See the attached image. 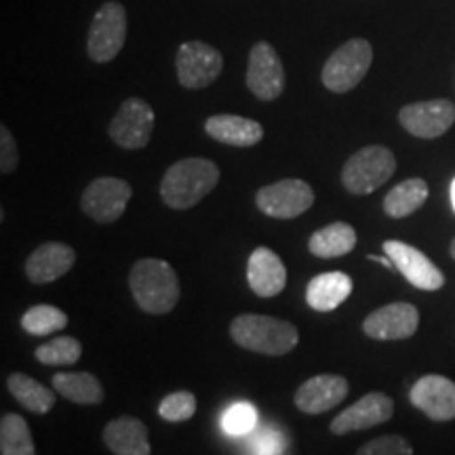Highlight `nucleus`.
<instances>
[{
  "mask_svg": "<svg viewBox=\"0 0 455 455\" xmlns=\"http://www.w3.org/2000/svg\"><path fill=\"white\" fill-rule=\"evenodd\" d=\"M220 184V167L207 158H184L171 164L161 181V198L169 209L186 212L212 195Z\"/></svg>",
  "mask_w": 455,
  "mask_h": 455,
  "instance_id": "1",
  "label": "nucleus"
},
{
  "mask_svg": "<svg viewBox=\"0 0 455 455\" xmlns=\"http://www.w3.org/2000/svg\"><path fill=\"white\" fill-rule=\"evenodd\" d=\"M129 287L135 304L148 315H169L180 301V281L173 266L164 259L144 258L129 272Z\"/></svg>",
  "mask_w": 455,
  "mask_h": 455,
  "instance_id": "2",
  "label": "nucleus"
},
{
  "mask_svg": "<svg viewBox=\"0 0 455 455\" xmlns=\"http://www.w3.org/2000/svg\"><path fill=\"white\" fill-rule=\"evenodd\" d=\"M230 335L244 350L266 356L289 355L299 341L298 327L283 318L241 315L230 323Z\"/></svg>",
  "mask_w": 455,
  "mask_h": 455,
  "instance_id": "3",
  "label": "nucleus"
},
{
  "mask_svg": "<svg viewBox=\"0 0 455 455\" xmlns=\"http://www.w3.org/2000/svg\"><path fill=\"white\" fill-rule=\"evenodd\" d=\"M396 171V156L384 146H367L346 161L341 184L350 195L365 196L384 186Z\"/></svg>",
  "mask_w": 455,
  "mask_h": 455,
  "instance_id": "4",
  "label": "nucleus"
},
{
  "mask_svg": "<svg viewBox=\"0 0 455 455\" xmlns=\"http://www.w3.org/2000/svg\"><path fill=\"white\" fill-rule=\"evenodd\" d=\"M373 61V49L365 38H352L333 51L323 68V84L333 93H348L367 76Z\"/></svg>",
  "mask_w": 455,
  "mask_h": 455,
  "instance_id": "5",
  "label": "nucleus"
},
{
  "mask_svg": "<svg viewBox=\"0 0 455 455\" xmlns=\"http://www.w3.org/2000/svg\"><path fill=\"white\" fill-rule=\"evenodd\" d=\"M127 41V11L121 3L110 0L101 4L89 28L87 53L98 64L112 61Z\"/></svg>",
  "mask_w": 455,
  "mask_h": 455,
  "instance_id": "6",
  "label": "nucleus"
},
{
  "mask_svg": "<svg viewBox=\"0 0 455 455\" xmlns=\"http://www.w3.org/2000/svg\"><path fill=\"white\" fill-rule=\"evenodd\" d=\"M255 204L264 215L275 220H293L315 204V190L304 180H281L259 188Z\"/></svg>",
  "mask_w": 455,
  "mask_h": 455,
  "instance_id": "7",
  "label": "nucleus"
},
{
  "mask_svg": "<svg viewBox=\"0 0 455 455\" xmlns=\"http://www.w3.org/2000/svg\"><path fill=\"white\" fill-rule=\"evenodd\" d=\"M155 110L148 101L129 98L118 108L108 133H110L114 144L124 148V150H141V148L150 144L152 131H155Z\"/></svg>",
  "mask_w": 455,
  "mask_h": 455,
  "instance_id": "8",
  "label": "nucleus"
},
{
  "mask_svg": "<svg viewBox=\"0 0 455 455\" xmlns=\"http://www.w3.org/2000/svg\"><path fill=\"white\" fill-rule=\"evenodd\" d=\"M180 84L186 89H204L218 81L224 70V57L212 44L203 41H188L175 57Z\"/></svg>",
  "mask_w": 455,
  "mask_h": 455,
  "instance_id": "9",
  "label": "nucleus"
},
{
  "mask_svg": "<svg viewBox=\"0 0 455 455\" xmlns=\"http://www.w3.org/2000/svg\"><path fill=\"white\" fill-rule=\"evenodd\" d=\"M133 196V188L118 178H98L84 188L81 196V207L84 215L98 224H112L127 209Z\"/></svg>",
  "mask_w": 455,
  "mask_h": 455,
  "instance_id": "10",
  "label": "nucleus"
},
{
  "mask_svg": "<svg viewBox=\"0 0 455 455\" xmlns=\"http://www.w3.org/2000/svg\"><path fill=\"white\" fill-rule=\"evenodd\" d=\"M247 87L261 101H275L284 91V68L270 43L259 41L249 53Z\"/></svg>",
  "mask_w": 455,
  "mask_h": 455,
  "instance_id": "11",
  "label": "nucleus"
},
{
  "mask_svg": "<svg viewBox=\"0 0 455 455\" xmlns=\"http://www.w3.org/2000/svg\"><path fill=\"white\" fill-rule=\"evenodd\" d=\"M403 129L419 140H436L455 123V106L449 100H430L409 104L398 112Z\"/></svg>",
  "mask_w": 455,
  "mask_h": 455,
  "instance_id": "12",
  "label": "nucleus"
},
{
  "mask_svg": "<svg viewBox=\"0 0 455 455\" xmlns=\"http://www.w3.org/2000/svg\"><path fill=\"white\" fill-rule=\"evenodd\" d=\"M419 327V312L407 301L382 306L363 321V331L371 339L396 341L415 335Z\"/></svg>",
  "mask_w": 455,
  "mask_h": 455,
  "instance_id": "13",
  "label": "nucleus"
},
{
  "mask_svg": "<svg viewBox=\"0 0 455 455\" xmlns=\"http://www.w3.org/2000/svg\"><path fill=\"white\" fill-rule=\"evenodd\" d=\"M384 253L395 261V268L407 278L413 287L422 289V291H439L445 284L443 272L432 264L430 258L419 249L401 241H386Z\"/></svg>",
  "mask_w": 455,
  "mask_h": 455,
  "instance_id": "14",
  "label": "nucleus"
},
{
  "mask_svg": "<svg viewBox=\"0 0 455 455\" xmlns=\"http://www.w3.org/2000/svg\"><path fill=\"white\" fill-rule=\"evenodd\" d=\"M350 392L348 379L335 373H321L315 378L306 379L304 384L295 390L293 403L301 413L321 415L329 409L338 407Z\"/></svg>",
  "mask_w": 455,
  "mask_h": 455,
  "instance_id": "15",
  "label": "nucleus"
},
{
  "mask_svg": "<svg viewBox=\"0 0 455 455\" xmlns=\"http://www.w3.org/2000/svg\"><path fill=\"white\" fill-rule=\"evenodd\" d=\"M392 415H395V401L384 392H369L333 419L331 432L341 436L350 435V432L369 430L373 426L388 422Z\"/></svg>",
  "mask_w": 455,
  "mask_h": 455,
  "instance_id": "16",
  "label": "nucleus"
},
{
  "mask_svg": "<svg viewBox=\"0 0 455 455\" xmlns=\"http://www.w3.org/2000/svg\"><path fill=\"white\" fill-rule=\"evenodd\" d=\"M413 407L428 415L435 422H449L455 419V382L445 375H424L413 384L409 392Z\"/></svg>",
  "mask_w": 455,
  "mask_h": 455,
  "instance_id": "17",
  "label": "nucleus"
},
{
  "mask_svg": "<svg viewBox=\"0 0 455 455\" xmlns=\"http://www.w3.org/2000/svg\"><path fill=\"white\" fill-rule=\"evenodd\" d=\"M76 264V251L66 243H44L26 259V276L34 284H49L66 276Z\"/></svg>",
  "mask_w": 455,
  "mask_h": 455,
  "instance_id": "18",
  "label": "nucleus"
},
{
  "mask_svg": "<svg viewBox=\"0 0 455 455\" xmlns=\"http://www.w3.org/2000/svg\"><path fill=\"white\" fill-rule=\"evenodd\" d=\"M249 287L259 298H275L287 287V268L268 247H258L247 264Z\"/></svg>",
  "mask_w": 455,
  "mask_h": 455,
  "instance_id": "19",
  "label": "nucleus"
},
{
  "mask_svg": "<svg viewBox=\"0 0 455 455\" xmlns=\"http://www.w3.org/2000/svg\"><path fill=\"white\" fill-rule=\"evenodd\" d=\"M204 131L212 140L235 148H249L264 140V127L258 121L236 114H215L207 118Z\"/></svg>",
  "mask_w": 455,
  "mask_h": 455,
  "instance_id": "20",
  "label": "nucleus"
},
{
  "mask_svg": "<svg viewBox=\"0 0 455 455\" xmlns=\"http://www.w3.org/2000/svg\"><path fill=\"white\" fill-rule=\"evenodd\" d=\"M104 443L114 455H150L148 426L138 418L123 415L104 428Z\"/></svg>",
  "mask_w": 455,
  "mask_h": 455,
  "instance_id": "21",
  "label": "nucleus"
},
{
  "mask_svg": "<svg viewBox=\"0 0 455 455\" xmlns=\"http://www.w3.org/2000/svg\"><path fill=\"white\" fill-rule=\"evenodd\" d=\"M352 293V281L344 272H323L312 278L306 289V301L316 312L338 310Z\"/></svg>",
  "mask_w": 455,
  "mask_h": 455,
  "instance_id": "22",
  "label": "nucleus"
},
{
  "mask_svg": "<svg viewBox=\"0 0 455 455\" xmlns=\"http://www.w3.org/2000/svg\"><path fill=\"white\" fill-rule=\"evenodd\" d=\"M356 247V230L346 221H333L310 236L308 249L323 259H335L350 253Z\"/></svg>",
  "mask_w": 455,
  "mask_h": 455,
  "instance_id": "23",
  "label": "nucleus"
},
{
  "mask_svg": "<svg viewBox=\"0 0 455 455\" xmlns=\"http://www.w3.org/2000/svg\"><path fill=\"white\" fill-rule=\"evenodd\" d=\"M53 390L76 405H100L106 396L100 379L87 371L53 375Z\"/></svg>",
  "mask_w": 455,
  "mask_h": 455,
  "instance_id": "24",
  "label": "nucleus"
},
{
  "mask_svg": "<svg viewBox=\"0 0 455 455\" xmlns=\"http://www.w3.org/2000/svg\"><path fill=\"white\" fill-rule=\"evenodd\" d=\"M7 388L21 407L38 415L49 413L57 401L55 392L44 388L41 382H36V379L26 373H11L7 379Z\"/></svg>",
  "mask_w": 455,
  "mask_h": 455,
  "instance_id": "25",
  "label": "nucleus"
},
{
  "mask_svg": "<svg viewBox=\"0 0 455 455\" xmlns=\"http://www.w3.org/2000/svg\"><path fill=\"white\" fill-rule=\"evenodd\" d=\"M428 198V184L419 178H411L401 181V184L392 188L384 198V212L388 218L401 220L418 212L419 207Z\"/></svg>",
  "mask_w": 455,
  "mask_h": 455,
  "instance_id": "26",
  "label": "nucleus"
},
{
  "mask_svg": "<svg viewBox=\"0 0 455 455\" xmlns=\"http://www.w3.org/2000/svg\"><path fill=\"white\" fill-rule=\"evenodd\" d=\"M0 455H36L30 426L21 415L7 413L0 419Z\"/></svg>",
  "mask_w": 455,
  "mask_h": 455,
  "instance_id": "27",
  "label": "nucleus"
},
{
  "mask_svg": "<svg viewBox=\"0 0 455 455\" xmlns=\"http://www.w3.org/2000/svg\"><path fill=\"white\" fill-rule=\"evenodd\" d=\"M21 327L30 335H51L68 327V315L55 306L38 304L21 316Z\"/></svg>",
  "mask_w": 455,
  "mask_h": 455,
  "instance_id": "28",
  "label": "nucleus"
},
{
  "mask_svg": "<svg viewBox=\"0 0 455 455\" xmlns=\"http://www.w3.org/2000/svg\"><path fill=\"white\" fill-rule=\"evenodd\" d=\"M38 358V363L51 367H70L76 365L83 356V346L76 338H55L49 344L38 346L34 352Z\"/></svg>",
  "mask_w": 455,
  "mask_h": 455,
  "instance_id": "29",
  "label": "nucleus"
},
{
  "mask_svg": "<svg viewBox=\"0 0 455 455\" xmlns=\"http://www.w3.org/2000/svg\"><path fill=\"white\" fill-rule=\"evenodd\" d=\"M196 413V396L188 390L171 392L158 405V415L167 422H186Z\"/></svg>",
  "mask_w": 455,
  "mask_h": 455,
  "instance_id": "30",
  "label": "nucleus"
},
{
  "mask_svg": "<svg viewBox=\"0 0 455 455\" xmlns=\"http://www.w3.org/2000/svg\"><path fill=\"white\" fill-rule=\"evenodd\" d=\"M356 455H413V447L405 436L386 435L369 441L358 449Z\"/></svg>",
  "mask_w": 455,
  "mask_h": 455,
  "instance_id": "31",
  "label": "nucleus"
},
{
  "mask_svg": "<svg viewBox=\"0 0 455 455\" xmlns=\"http://www.w3.org/2000/svg\"><path fill=\"white\" fill-rule=\"evenodd\" d=\"M255 419H258V415H255V409L249 403H236V405L228 409L221 424H224L226 432L238 436L251 430L255 426Z\"/></svg>",
  "mask_w": 455,
  "mask_h": 455,
  "instance_id": "32",
  "label": "nucleus"
},
{
  "mask_svg": "<svg viewBox=\"0 0 455 455\" xmlns=\"http://www.w3.org/2000/svg\"><path fill=\"white\" fill-rule=\"evenodd\" d=\"M20 164V148H17V141L13 133L4 127H0V171L4 175L13 173Z\"/></svg>",
  "mask_w": 455,
  "mask_h": 455,
  "instance_id": "33",
  "label": "nucleus"
},
{
  "mask_svg": "<svg viewBox=\"0 0 455 455\" xmlns=\"http://www.w3.org/2000/svg\"><path fill=\"white\" fill-rule=\"evenodd\" d=\"M251 449L255 455H281V449H283L281 436H278L275 430L259 432V435H255Z\"/></svg>",
  "mask_w": 455,
  "mask_h": 455,
  "instance_id": "34",
  "label": "nucleus"
},
{
  "mask_svg": "<svg viewBox=\"0 0 455 455\" xmlns=\"http://www.w3.org/2000/svg\"><path fill=\"white\" fill-rule=\"evenodd\" d=\"M451 204H453V212H455V180L451 181Z\"/></svg>",
  "mask_w": 455,
  "mask_h": 455,
  "instance_id": "35",
  "label": "nucleus"
},
{
  "mask_svg": "<svg viewBox=\"0 0 455 455\" xmlns=\"http://www.w3.org/2000/svg\"><path fill=\"white\" fill-rule=\"evenodd\" d=\"M449 253H451V258L455 259V238L451 241V247H449Z\"/></svg>",
  "mask_w": 455,
  "mask_h": 455,
  "instance_id": "36",
  "label": "nucleus"
}]
</instances>
